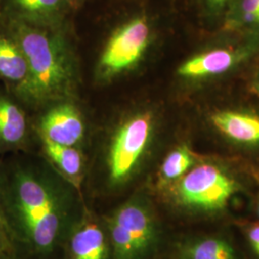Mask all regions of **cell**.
Masks as SVG:
<instances>
[{"mask_svg":"<svg viewBox=\"0 0 259 259\" xmlns=\"http://www.w3.org/2000/svg\"><path fill=\"white\" fill-rule=\"evenodd\" d=\"M249 90L250 93L259 97V74L250 82Z\"/></svg>","mask_w":259,"mask_h":259,"instance_id":"obj_20","label":"cell"},{"mask_svg":"<svg viewBox=\"0 0 259 259\" xmlns=\"http://www.w3.org/2000/svg\"><path fill=\"white\" fill-rule=\"evenodd\" d=\"M206 10L213 15L229 12L235 0H202Z\"/></svg>","mask_w":259,"mask_h":259,"instance_id":"obj_18","label":"cell"},{"mask_svg":"<svg viewBox=\"0 0 259 259\" xmlns=\"http://www.w3.org/2000/svg\"><path fill=\"white\" fill-rule=\"evenodd\" d=\"M16 192L19 212L28 234L38 248H49L60 226L53 196L41 183L25 173L17 176Z\"/></svg>","mask_w":259,"mask_h":259,"instance_id":"obj_2","label":"cell"},{"mask_svg":"<svg viewBox=\"0 0 259 259\" xmlns=\"http://www.w3.org/2000/svg\"><path fill=\"white\" fill-rule=\"evenodd\" d=\"M26 128V117L19 105L0 95V144H18L24 139Z\"/></svg>","mask_w":259,"mask_h":259,"instance_id":"obj_11","label":"cell"},{"mask_svg":"<svg viewBox=\"0 0 259 259\" xmlns=\"http://www.w3.org/2000/svg\"><path fill=\"white\" fill-rule=\"evenodd\" d=\"M151 29L142 17L131 19L117 29L108 41L100 60L103 76L111 77L139 63L148 47Z\"/></svg>","mask_w":259,"mask_h":259,"instance_id":"obj_5","label":"cell"},{"mask_svg":"<svg viewBox=\"0 0 259 259\" xmlns=\"http://www.w3.org/2000/svg\"><path fill=\"white\" fill-rule=\"evenodd\" d=\"M193 163L194 158L188 149L185 146L177 148L164 159L161 166V176L167 181L177 180L184 176Z\"/></svg>","mask_w":259,"mask_h":259,"instance_id":"obj_16","label":"cell"},{"mask_svg":"<svg viewBox=\"0 0 259 259\" xmlns=\"http://www.w3.org/2000/svg\"><path fill=\"white\" fill-rule=\"evenodd\" d=\"M11 33L27 60V78L17 92L19 96L36 102L67 93L72 84V70L59 41L23 24L16 25Z\"/></svg>","mask_w":259,"mask_h":259,"instance_id":"obj_1","label":"cell"},{"mask_svg":"<svg viewBox=\"0 0 259 259\" xmlns=\"http://www.w3.org/2000/svg\"><path fill=\"white\" fill-rule=\"evenodd\" d=\"M186 259H235L232 246L222 239L199 241L185 250Z\"/></svg>","mask_w":259,"mask_h":259,"instance_id":"obj_14","label":"cell"},{"mask_svg":"<svg viewBox=\"0 0 259 259\" xmlns=\"http://www.w3.org/2000/svg\"><path fill=\"white\" fill-rule=\"evenodd\" d=\"M258 214H259V206H258Z\"/></svg>","mask_w":259,"mask_h":259,"instance_id":"obj_21","label":"cell"},{"mask_svg":"<svg viewBox=\"0 0 259 259\" xmlns=\"http://www.w3.org/2000/svg\"><path fill=\"white\" fill-rule=\"evenodd\" d=\"M226 26L259 27V0H235L227 13Z\"/></svg>","mask_w":259,"mask_h":259,"instance_id":"obj_15","label":"cell"},{"mask_svg":"<svg viewBox=\"0 0 259 259\" xmlns=\"http://www.w3.org/2000/svg\"><path fill=\"white\" fill-rule=\"evenodd\" d=\"M71 250L74 259H105L107 248L102 231L94 224L84 226L72 238Z\"/></svg>","mask_w":259,"mask_h":259,"instance_id":"obj_12","label":"cell"},{"mask_svg":"<svg viewBox=\"0 0 259 259\" xmlns=\"http://www.w3.org/2000/svg\"><path fill=\"white\" fill-rule=\"evenodd\" d=\"M248 238L253 250L259 256V225L251 227L248 232Z\"/></svg>","mask_w":259,"mask_h":259,"instance_id":"obj_19","label":"cell"},{"mask_svg":"<svg viewBox=\"0 0 259 259\" xmlns=\"http://www.w3.org/2000/svg\"><path fill=\"white\" fill-rule=\"evenodd\" d=\"M40 129L45 139L61 145L73 146L83 138V123L72 106L62 105L50 110L42 117Z\"/></svg>","mask_w":259,"mask_h":259,"instance_id":"obj_7","label":"cell"},{"mask_svg":"<svg viewBox=\"0 0 259 259\" xmlns=\"http://www.w3.org/2000/svg\"><path fill=\"white\" fill-rule=\"evenodd\" d=\"M111 237L119 259L136 257L146 250L154 238V227L145 208L138 204L122 207L112 219Z\"/></svg>","mask_w":259,"mask_h":259,"instance_id":"obj_6","label":"cell"},{"mask_svg":"<svg viewBox=\"0 0 259 259\" xmlns=\"http://www.w3.org/2000/svg\"><path fill=\"white\" fill-rule=\"evenodd\" d=\"M44 140L47 155L59 168L68 176H78L82 167V158L79 152L72 146L61 145L45 138Z\"/></svg>","mask_w":259,"mask_h":259,"instance_id":"obj_13","label":"cell"},{"mask_svg":"<svg viewBox=\"0 0 259 259\" xmlns=\"http://www.w3.org/2000/svg\"><path fill=\"white\" fill-rule=\"evenodd\" d=\"M20 8L32 13H41L54 9L60 0H15Z\"/></svg>","mask_w":259,"mask_h":259,"instance_id":"obj_17","label":"cell"},{"mask_svg":"<svg viewBox=\"0 0 259 259\" xmlns=\"http://www.w3.org/2000/svg\"><path fill=\"white\" fill-rule=\"evenodd\" d=\"M27 75V60L19 42L12 33H0V78L14 84L18 92Z\"/></svg>","mask_w":259,"mask_h":259,"instance_id":"obj_10","label":"cell"},{"mask_svg":"<svg viewBox=\"0 0 259 259\" xmlns=\"http://www.w3.org/2000/svg\"><path fill=\"white\" fill-rule=\"evenodd\" d=\"M245 56V51L226 48L206 51L185 62L178 68V74L185 78L222 74L237 65Z\"/></svg>","mask_w":259,"mask_h":259,"instance_id":"obj_8","label":"cell"},{"mask_svg":"<svg viewBox=\"0 0 259 259\" xmlns=\"http://www.w3.org/2000/svg\"><path fill=\"white\" fill-rule=\"evenodd\" d=\"M210 120L229 139L244 144H259V116L235 111L214 112Z\"/></svg>","mask_w":259,"mask_h":259,"instance_id":"obj_9","label":"cell"},{"mask_svg":"<svg viewBox=\"0 0 259 259\" xmlns=\"http://www.w3.org/2000/svg\"><path fill=\"white\" fill-rule=\"evenodd\" d=\"M152 130L153 117L145 112L134 115L117 131L109 156L110 175L113 182H121L133 172L148 145Z\"/></svg>","mask_w":259,"mask_h":259,"instance_id":"obj_4","label":"cell"},{"mask_svg":"<svg viewBox=\"0 0 259 259\" xmlns=\"http://www.w3.org/2000/svg\"><path fill=\"white\" fill-rule=\"evenodd\" d=\"M236 191L235 181L219 167L208 163L185 174L177 189L182 204L204 210L222 209Z\"/></svg>","mask_w":259,"mask_h":259,"instance_id":"obj_3","label":"cell"}]
</instances>
